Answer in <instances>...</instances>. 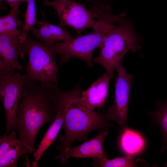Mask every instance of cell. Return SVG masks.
Returning a JSON list of instances; mask_svg holds the SVG:
<instances>
[{
  "mask_svg": "<svg viewBox=\"0 0 167 167\" xmlns=\"http://www.w3.org/2000/svg\"><path fill=\"white\" fill-rule=\"evenodd\" d=\"M81 81L69 91H62L58 86L53 92L52 99L56 110L61 112L63 117L62 128L64 133L59 136L60 143L56 146L59 154L55 158L59 162L75 141H87L91 132L108 130L109 128L114 127L109 122L105 113L91 109L84 104L81 99L83 89Z\"/></svg>",
  "mask_w": 167,
  "mask_h": 167,
  "instance_id": "cell-1",
  "label": "cell"
},
{
  "mask_svg": "<svg viewBox=\"0 0 167 167\" xmlns=\"http://www.w3.org/2000/svg\"><path fill=\"white\" fill-rule=\"evenodd\" d=\"M28 80L16 113V129L19 140L32 153L37 135L45 124L52 123L57 114L52 96L53 88Z\"/></svg>",
  "mask_w": 167,
  "mask_h": 167,
  "instance_id": "cell-2",
  "label": "cell"
},
{
  "mask_svg": "<svg viewBox=\"0 0 167 167\" xmlns=\"http://www.w3.org/2000/svg\"><path fill=\"white\" fill-rule=\"evenodd\" d=\"M90 10L99 21L98 26L92 32L68 42L55 43L53 45L54 50L60 58L59 66L67 63L70 58H76L84 61L88 67H92L94 49L99 47L106 34L126 15L124 12L118 15L113 14L109 4L93 5Z\"/></svg>",
  "mask_w": 167,
  "mask_h": 167,
  "instance_id": "cell-3",
  "label": "cell"
},
{
  "mask_svg": "<svg viewBox=\"0 0 167 167\" xmlns=\"http://www.w3.org/2000/svg\"><path fill=\"white\" fill-rule=\"evenodd\" d=\"M124 17L106 34L99 47V55L93 60L104 67L111 79L116 66L126 53L130 50L136 52L140 48L138 44L139 38L132 24Z\"/></svg>",
  "mask_w": 167,
  "mask_h": 167,
  "instance_id": "cell-4",
  "label": "cell"
},
{
  "mask_svg": "<svg viewBox=\"0 0 167 167\" xmlns=\"http://www.w3.org/2000/svg\"><path fill=\"white\" fill-rule=\"evenodd\" d=\"M53 46L36 41L28 33L22 43V50L24 57L26 54L28 56L25 74L28 80L55 88L58 86L60 66Z\"/></svg>",
  "mask_w": 167,
  "mask_h": 167,
  "instance_id": "cell-5",
  "label": "cell"
},
{
  "mask_svg": "<svg viewBox=\"0 0 167 167\" xmlns=\"http://www.w3.org/2000/svg\"><path fill=\"white\" fill-rule=\"evenodd\" d=\"M46 6L52 7L55 10L59 20V26L69 27L77 32V37L87 28L93 29L97 27L99 21H96L94 15L86 9L84 4L71 0H42Z\"/></svg>",
  "mask_w": 167,
  "mask_h": 167,
  "instance_id": "cell-6",
  "label": "cell"
},
{
  "mask_svg": "<svg viewBox=\"0 0 167 167\" xmlns=\"http://www.w3.org/2000/svg\"><path fill=\"white\" fill-rule=\"evenodd\" d=\"M28 80L25 74L22 75L15 71L0 77V100L6 118L5 135L17 128L16 113L18 102Z\"/></svg>",
  "mask_w": 167,
  "mask_h": 167,
  "instance_id": "cell-7",
  "label": "cell"
},
{
  "mask_svg": "<svg viewBox=\"0 0 167 167\" xmlns=\"http://www.w3.org/2000/svg\"><path fill=\"white\" fill-rule=\"evenodd\" d=\"M115 69L117 76L114 86V100L113 105L108 108L105 114L109 121L116 122L122 130L128 128L127 114L134 77L127 72L121 62L116 66Z\"/></svg>",
  "mask_w": 167,
  "mask_h": 167,
  "instance_id": "cell-8",
  "label": "cell"
},
{
  "mask_svg": "<svg viewBox=\"0 0 167 167\" xmlns=\"http://www.w3.org/2000/svg\"><path fill=\"white\" fill-rule=\"evenodd\" d=\"M27 35L22 28L0 33V77L15 70H23L19 58L24 57L22 43Z\"/></svg>",
  "mask_w": 167,
  "mask_h": 167,
  "instance_id": "cell-9",
  "label": "cell"
},
{
  "mask_svg": "<svg viewBox=\"0 0 167 167\" xmlns=\"http://www.w3.org/2000/svg\"><path fill=\"white\" fill-rule=\"evenodd\" d=\"M108 134V130L100 131L93 138L86 141L78 146L70 147L67 149L60 162L61 164H65L68 159L72 157L91 158L93 160H102L107 158L104 150V143Z\"/></svg>",
  "mask_w": 167,
  "mask_h": 167,
  "instance_id": "cell-10",
  "label": "cell"
},
{
  "mask_svg": "<svg viewBox=\"0 0 167 167\" xmlns=\"http://www.w3.org/2000/svg\"><path fill=\"white\" fill-rule=\"evenodd\" d=\"M41 12L43 20L42 21L38 20L36 24L38 25V28H36L33 26L30 30L38 40L53 46L54 43L58 41L67 42L75 38L70 34L66 28L49 23L45 19L42 10Z\"/></svg>",
  "mask_w": 167,
  "mask_h": 167,
  "instance_id": "cell-11",
  "label": "cell"
},
{
  "mask_svg": "<svg viewBox=\"0 0 167 167\" xmlns=\"http://www.w3.org/2000/svg\"><path fill=\"white\" fill-rule=\"evenodd\" d=\"M111 79L105 72L93 82L86 90L82 91L81 99L88 108L95 110L102 108L105 102L108 94L109 81Z\"/></svg>",
  "mask_w": 167,
  "mask_h": 167,
  "instance_id": "cell-12",
  "label": "cell"
},
{
  "mask_svg": "<svg viewBox=\"0 0 167 167\" xmlns=\"http://www.w3.org/2000/svg\"><path fill=\"white\" fill-rule=\"evenodd\" d=\"M32 153L29 147L19 139L6 138L0 144V167H16L20 156L24 154Z\"/></svg>",
  "mask_w": 167,
  "mask_h": 167,
  "instance_id": "cell-13",
  "label": "cell"
},
{
  "mask_svg": "<svg viewBox=\"0 0 167 167\" xmlns=\"http://www.w3.org/2000/svg\"><path fill=\"white\" fill-rule=\"evenodd\" d=\"M119 145L122 151L127 155H133L140 152L144 146V141L138 133L128 128L122 130Z\"/></svg>",
  "mask_w": 167,
  "mask_h": 167,
  "instance_id": "cell-14",
  "label": "cell"
},
{
  "mask_svg": "<svg viewBox=\"0 0 167 167\" xmlns=\"http://www.w3.org/2000/svg\"><path fill=\"white\" fill-rule=\"evenodd\" d=\"M56 118L49 126L48 129L38 146L37 149L34 153V157L38 162L41 160L44 152L54 141L62 128L63 117L62 113L56 110Z\"/></svg>",
  "mask_w": 167,
  "mask_h": 167,
  "instance_id": "cell-15",
  "label": "cell"
},
{
  "mask_svg": "<svg viewBox=\"0 0 167 167\" xmlns=\"http://www.w3.org/2000/svg\"><path fill=\"white\" fill-rule=\"evenodd\" d=\"M156 109L148 113L153 122L158 124L162 136V145L159 153L167 151V98L159 101Z\"/></svg>",
  "mask_w": 167,
  "mask_h": 167,
  "instance_id": "cell-16",
  "label": "cell"
},
{
  "mask_svg": "<svg viewBox=\"0 0 167 167\" xmlns=\"http://www.w3.org/2000/svg\"><path fill=\"white\" fill-rule=\"evenodd\" d=\"M93 160L92 164L95 167H132L138 166L134 160L133 155H131L111 159L107 158Z\"/></svg>",
  "mask_w": 167,
  "mask_h": 167,
  "instance_id": "cell-17",
  "label": "cell"
},
{
  "mask_svg": "<svg viewBox=\"0 0 167 167\" xmlns=\"http://www.w3.org/2000/svg\"><path fill=\"white\" fill-rule=\"evenodd\" d=\"M19 12V9H12L7 15L0 16V33L23 27L24 24L17 18Z\"/></svg>",
  "mask_w": 167,
  "mask_h": 167,
  "instance_id": "cell-18",
  "label": "cell"
},
{
  "mask_svg": "<svg viewBox=\"0 0 167 167\" xmlns=\"http://www.w3.org/2000/svg\"><path fill=\"white\" fill-rule=\"evenodd\" d=\"M25 15H24L25 23L22 28L23 32L27 34L28 33L30 28L35 24H36L38 20L36 18V11L35 0H28Z\"/></svg>",
  "mask_w": 167,
  "mask_h": 167,
  "instance_id": "cell-19",
  "label": "cell"
},
{
  "mask_svg": "<svg viewBox=\"0 0 167 167\" xmlns=\"http://www.w3.org/2000/svg\"><path fill=\"white\" fill-rule=\"evenodd\" d=\"M28 0H0V4L3 2H6L10 6L11 9H19L20 4L24 2H26Z\"/></svg>",
  "mask_w": 167,
  "mask_h": 167,
  "instance_id": "cell-20",
  "label": "cell"
},
{
  "mask_svg": "<svg viewBox=\"0 0 167 167\" xmlns=\"http://www.w3.org/2000/svg\"><path fill=\"white\" fill-rule=\"evenodd\" d=\"M93 5H101L107 4V3L110 0H87Z\"/></svg>",
  "mask_w": 167,
  "mask_h": 167,
  "instance_id": "cell-21",
  "label": "cell"
},
{
  "mask_svg": "<svg viewBox=\"0 0 167 167\" xmlns=\"http://www.w3.org/2000/svg\"><path fill=\"white\" fill-rule=\"evenodd\" d=\"M165 166L167 167V162L165 163Z\"/></svg>",
  "mask_w": 167,
  "mask_h": 167,
  "instance_id": "cell-22",
  "label": "cell"
}]
</instances>
